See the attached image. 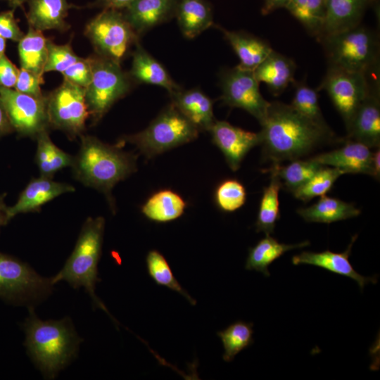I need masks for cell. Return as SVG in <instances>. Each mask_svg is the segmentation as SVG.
Masks as SVG:
<instances>
[{
  "instance_id": "f5cc1de1",
  "label": "cell",
  "mask_w": 380,
  "mask_h": 380,
  "mask_svg": "<svg viewBox=\"0 0 380 380\" xmlns=\"http://www.w3.org/2000/svg\"><path fill=\"white\" fill-rule=\"evenodd\" d=\"M6 49V39L0 37V57L4 54Z\"/></svg>"
},
{
  "instance_id": "f907efd6",
  "label": "cell",
  "mask_w": 380,
  "mask_h": 380,
  "mask_svg": "<svg viewBox=\"0 0 380 380\" xmlns=\"http://www.w3.org/2000/svg\"><path fill=\"white\" fill-rule=\"evenodd\" d=\"M6 195V194L0 195V229L1 227L7 224L9 222L7 217L8 206L4 201Z\"/></svg>"
},
{
  "instance_id": "d4e9b609",
  "label": "cell",
  "mask_w": 380,
  "mask_h": 380,
  "mask_svg": "<svg viewBox=\"0 0 380 380\" xmlns=\"http://www.w3.org/2000/svg\"><path fill=\"white\" fill-rule=\"evenodd\" d=\"M29 26L39 30L63 31L69 27L65 19L70 5L68 0H28Z\"/></svg>"
},
{
  "instance_id": "60d3db41",
  "label": "cell",
  "mask_w": 380,
  "mask_h": 380,
  "mask_svg": "<svg viewBox=\"0 0 380 380\" xmlns=\"http://www.w3.org/2000/svg\"><path fill=\"white\" fill-rule=\"evenodd\" d=\"M43 82V77L29 70L20 68L14 89L20 93L42 98L44 96L41 90V84Z\"/></svg>"
},
{
  "instance_id": "d6a6232c",
  "label": "cell",
  "mask_w": 380,
  "mask_h": 380,
  "mask_svg": "<svg viewBox=\"0 0 380 380\" xmlns=\"http://www.w3.org/2000/svg\"><path fill=\"white\" fill-rule=\"evenodd\" d=\"M146 261L148 272L158 285L179 293L191 305H196V301L180 285L163 254L157 250H151L148 253Z\"/></svg>"
},
{
  "instance_id": "7c38bea8",
  "label": "cell",
  "mask_w": 380,
  "mask_h": 380,
  "mask_svg": "<svg viewBox=\"0 0 380 380\" xmlns=\"http://www.w3.org/2000/svg\"><path fill=\"white\" fill-rule=\"evenodd\" d=\"M253 71L240 68L226 69L220 75L221 100L232 108H239L264 122L270 102L262 96Z\"/></svg>"
},
{
  "instance_id": "b9f144b4",
  "label": "cell",
  "mask_w": 380,
  "mask_h": 380,
  "mask_svg": "<svg viewBox=\"0 0 380 380\" xmlns=\"http://www.w3.org/2000/svg\"><path fill=\"white\" fill-rule=\"evenodd\" d=\"M286 8L312 34L316 37L319 30L312 18L307 6V0H291Z\"/></svg>"
},
{
  "instance_id": "5b68a950",
  "label": "cell",
  "mask_w": 380,
  "mask_h": 380,
  "mask_svg": "<svg viewBox=\"0 0 380 380\" xmlns=\"http://www.w3.org/2000/svg\"><path fill=\"white\" fill-rule=\"evenodd\" d=\"M317 38L324 48L329 65L364 73L379 66L377 35L360 25Z\"/></svg>"
},
{
  "instance_id": "ee69618b",
  "label": "cell",
  "mask_w": 380,
  "mask_h": 380,
  "mask_svg": "<svg viewBox=\"0 0 380 380\" xmlns=\"http://www.w3.org/2000/svg\"><path fill=\"white\" fill-rule=\"evenodd\" d=\"M19 69L6 57H0V87L13 89L16 83Z\"/></svg>"
},
{
  "instance_id": "db71d44e",
  "label": "cell",
  "mask_w": 380,
  "mask_h": 380,
  "mask_svg": "<svg viewBox=\"0 0 380 380\" xmlns=\"http://www.w3.org/2000/svg\"><path fill=\"white\" fill-rule=\"evenodd\" d=\"M11 6L15 8L21 6L26 0H9Z\"/></svg>"
},
{
  "instance_id": "52a82bcc",
  "label": "cell",
  "mask_w": 380,
  "mask_h": 380,
  "mask_svg": "<svg viewBox=\"0 0 380 380\" xmlns=\"http://www.w3.org/2000/svg\"><path fill=\"white\" fill-rule=\"evenodd\" d=\"M92 76L85 88L89 116L99 122L113 105L130 90L132 79L120 63L96 55L91 56Z\"/></svg>"
},
{
  "instance_id": "7dc6e473",
  "label": "cell",
  "mask_w": 380,
  "mask_h": 380,
  "mask_svg": "<svg viewBox=\"0 0 380 380\" xmlns=\"http://www.w3.org/2000/svg\"><path fill=\"white\" fill-rule=\"evenodd\" d=\"M13 131L4 106L0 98V137Z\"/></svg>"
},
{
  "instance_id": "484cf974",
  "label": "cell",
  "mask_w": 380,
  "mask_h": 380,
  "mask_svg": "<svg viewBox=\"0 0 380 380\" xmlns=\"http://www.w3.org/2000/svg\"><path fill=\"white\" fill-rule=\"evenodd\" d=\"M175 17L187 39H193L213 25V14L206 0H178Z\"/></svg>"
},
{
  "instance_id": "8fae6325",
  "label": "cell",
  "mask_w": 380,
  "mask_h": 380,
  "mask_svg": "<svg viewBox=\"0 0 380 380\" xmlns=\"http://www.w3.org/2000/svg\"><path fill=\"white\" fill-rule=\"evenodd\" d=\"M369 87L367 73L351 72L328 65L326 75L317 90H325L342 117L346 130L366 96Z\"/></svg>"
},
{
  "instance_id": "44dd1931",
  "label": "cell",
  "mask_w": 380,
  "mask_h": 380,
  "mask_svg": "<svg viewBox=\"0 0 380 380\" xmlns=\"http://www.w3.org/2000/svg\"><path fill=\"white\" fill-rule=\"evenodd\" d=\"M134 46L132 67L128 73L132 80L161 87L169 94L182 88L172 80L165 67L144 49L139 41Z\"/></svg>"
},
{
  "instance_id": "c3c4849f",
  "label": "cell",
  "mask_w": 380,
  "mask_h": 380,
  "mask_svg": "<svg viewBox=\"0 0 380 380\" xmlns=\"http://www.w3.org/2000/svg\"><path fill=\"white\" fill-rule=\"evenodd\" d=\"M291 0H264L262 15H267L276 9L286 8Z\"/></svg>"
},
{
  "instance_id": "cb8c5ba5",
  "label": "cell",
  "mask_w": 380,
  "mask_h": 380,
  "mask_svg": "<svg viewBox=\"0 0 380 380\" xmlns=\"http://www.w3.org/2000/svg\"><path fill=\"white\" fill-rule=\"evenodd\" d=\"M217 28L237 55L241 68L253 71L273 50L268 42L251 34Z\"/></svg>"
},
{
  "instance_id": "ac0fdd59",
  "label": "cell",
  "mask_w": 380,
  "mask_h": 380,
  "mask_svg": "<svg viewBox=\"0 0 380 380\" xmlns=\"http://www.w3.org/2000/svg\"><path fill=\"white\" fill-rule=\"evenodd\" d=\"M357 235L352 237L346 250L341 253H335L329 250L322 252L303 251L293 256L291 262L294 265H311L324 268L329 272L345 276L355 280L362 290L368 283L376 284V276L365 277L360 274L353 268L349 261L352 246L357 239Z\"/></svg>"
},
{
  "instance_id": "9a60e30c",
  "label": "cell",
  "mask_w": 380,
  "mask_h": 380,
  "mask_svg": "<svg viewBox=\"0 0 380 380\" xmlns=\"http://www.w3.org/2000/svg\"><path fill=\"white\" fill-rule=\"evenodd\" d=\"M368 92L357 108L348 132V139L360 142L369 148L380 145L379 80L372 82L369 76Z\"/></svg>"
},
{
  "instance_id": "f546056e",
  "label": "cell",
  "mask_w": 380,
  "mask_h": 380,
  "mask_svg": "<svg viewBox=\"0 0 380 380\" xmlns=\"http://www.w3.org/2000/svg\"><path fill=\"white\" fill-rule=\"evenodd\" d=\"M269 170L271 173L270 182L263 189L255 224L256 232H262L266 235L274 232L276 222L280 217L279 193L283 186L275 163Z\"/></svg>"
},
{
  "instance_id": "f1b7e54d",
  "label": "cell",
  "mask_w": 380,
  "mask_h": 380,
  "mask_svg": "<svg viewBox=\"0 0 380 380\" xmlns=\"http://www.w3.org/2000/svg\"><path fill=\"white\" fill-rule=\"evenodd\" d=\"M49 39L42 31L29 26L27 32L18 42L21 68L43 77L48 53Z\"/></svg>"
},
{
  "instance_id": "816d5d0a",
  "label": "cell",
  "mask_w": 380,
  "mask_h": 380,
  "mask_svg": "<svg viewBox=\"0 0 380 380\" xmlns=\"http://www.w3.org/2000/svg\"><path fill=\"white\" fill-rule=\"evenodd\" d=\"M372 168H373V177L376 179H379L380 176V151L378 148L376 151L373 152L372 156Z\"/></svg>"
},
{
  "instance_id": "e0dca14e",
  "label": "cell",
  "mask_w": 380,
  "mask_h": 380,
  "mask_svg": "<svg viewBox=\"0 0 380 380\" xmlns=\"http://www.w3.org/2000/svg\"><path fill=\"white\" fill-rule=\"evenodd\" d=\"M371 148L358 141L348 139L339 148L312 158L318 163L338 168L344 174H366L373 176Z\"/></svg>"
},
{
  "instance_id": "f35d334b",
  "label": "cell",
  "mask_w": 380,
  "mask_h": 380,
  "mask_svg": "<svg viewBox=\"0 0 380 380\" xmlns=\"http://www.w3.org/2000/svg\"><path fill=\"white\" fill-rule=\"evenodd\" d=\"M65 80L86 88L91 82L92 76L91 57L79 58L67 70L62 72Z\"/></svg>"
},
{
  "instance_id": "1f68e13d",
  "label": "cell",
  "mask_w": 380,
  "mask_h": 380,
  "mask_svg": "<svg viewBox=\"0 0 380 380\" xmlns=\"http://www.w3.org/2000/svg\"><path fill=\"white\" fill-rule=\"evenodd\" d=\"M253 324L243 321L234 322L217 332L224 349L223 360L232 361L239 353L251 346L253 343Z\"/></svg>"
},
{
  "instance_id": "ba28073f",
  "label": "cell",
  "mask_w": 380,
  "mask_h": 380,
  "mask_svg": "<svg viewBox=\"0 0 380 380\" xmlns=\"http://www.w3.org/2000/svg\"><path fill=\"white\" fill-rule=\"evenodd\" d=\"M85 35L97 55L118 63L125 58L139 36L119 10L105 8L86 26Z\"/></svg>"
},
{
  "instance_id": "4fadbf2b",
  "label": "cell",
  "mask_w": 380,
  "mask_h": 380,
  "mask_svg": "<svg viewBox=\"0 0 380 380\" xmlns=\"http://www.w3.org/2000/svg\"><path fill=\"white\" fill-rule=\"evenodd\" d=\"M0 98L13 131L20 136L36 139L48 131L46 96L37 98L0 87Z\"/></svg>"
},
{
  "instance_id": "bcb514c9",
  "label": "cell",
  "mask_w": 380,
  "mask_h": 380,
  "mask_svg": "<svg viewBox=\"0 0 380 380\" xmlns=\"http://www.w3.org/2000/svg\"><path fill=\"white\" fill-rule=\"evenodd\" d=\"M307 6L310 14L319 30V34L325 13V0H307Z\"/></svg>"
},
{
  "instance_id": "83f0119b",
  "label": "cell",
  "mask_w": 380,
  "mask_h": 380,
  "mask_svg": "<svg viewBox=\"0 0 380 380\" xmlns=\"http://www.w3.org/2000/svg\"><path fill=\"white\" fill-rule=\"evenodd\" d=\"M309 245L308 241L296 244H285L279 243L277 239L270 235H266L253 247L249 248L245 267L248 270H255L269 277L270 273L268 267L274 260L289 251Z\"/></svg>"
},
{
  "instance_id": "8992f818",
  "label": "cell",
  "mask_w": 380,
  "mask_h": 380,
  "mask_svg": "<svg viewBox=\"0 0 380 380\" xmlns=\"http://www.w3.org/2000/svg\"><path fill=\"white\" fill-rule=\"evenodd\" d=\"M200 131L172 103L144 130L122 137L118 145L129 143L152 158L196 139Z\"/></svg>"
},
{
  "instance_id": "7bdbcfd3",
  "label": "cell",
  "mask_w": 380,
  "mask_h": 380,
  "mask_svg": "<svg viewBox=\"0 0 380 380\" xmlns=\"http://www.w3.org/2000/svg\"><path fill=\"white\" fill-rule=\"evenodd\" d=\"M23 36L24 33L19 27L13 11L0 13V37L18 42Z\"/></svg>"
},
{
  "instance_id": "e575fe53",
  "label": "cell",
  "mask_w": 380,
  "mask_h": 380,
  "mask_svg": "<svg viewBox=\"0 0 380 380\" xmlns=\"http://www.w3.org/2000/svg\"><path fill=\"white\" fill-rule=\"evenodd\" d=\"M295 92L290 104L296 111L316 125L330 128L324 120L318 102L317 90L306 84L303 81L294 82Z\"/></svg>"
},
{
  "instance_id": "d590c367",
  "label": "cell",
  "mask_w": 380,
  "mask_h": 380,
  "mask_svg": "<svg viewBox=\"0 0 380 380\" xmlns=\"http://www.w3.org/2000/svg\"><path fill=\"white\" fill-rule=\"evenodd\" d=\"M275 165L282 185L291 192L307 182L323 166L312 158L292 160L285 166Z\"/></svg>"
},
{
  "instance_id": "30bf717a",
  "label": "cell",
  "mask_w": 380,
  "mask_h": 380,
  "mask_svg": "<svg viewBox=\"0 0 380 380\" xmlns=\"http://www.w3.org/2000/svg\"><path fill=\"white\" fill-rule=\"evenodd\" d=\"M46 112L49 128L61 130L71 139L80 137L89 117L85 89L64 80L46 96Z\"/></svg>"
},
{
  "instance_id": "9c48e42d",
  "label": "cell",
  "mask_w": 380,
  "mask_h": 380,
  "mask_svg": "<svg viewBox=\"0 0 380 380\" xmlns=\"http://www.w3.org/2000/svg\"><path fill=\"white\" fill-rule=\"evenodd\" d=\"M54 284L29 265L0 252V298L13 303L37 302L46 298Z\"/></svg>"
},
{
  "instance_id": "3957f363",
  "label": "cell",
  "mask_w": 380,
  "mask_h": 380,
  "mask_svg": "<svg viewBox=\"0 0 380 380\" xmlns=\"http://www.w3.org/2000/svg\"><path fill=\"white\" fill-rule=\"evenodd\" d=\"M23 327L25 346L48 379H53L76 356L82 340L69 319L43 321L30 307Z\"/></svg>"
},
{
  "instance_id": "836d02e7",
  "label": "cell",
  "mask_w": 380,
  "mask_h": 380,
  "mask_svg": "<svg viewBox=\"0 0 380 380\" xmlns=\"http://www.w3.org/2000/svg\"><path fill=\"white\" fill-rule=\"evenodd\" d=\"M343 174L338 168L323 165L307 182L295 189L292 194L295 198L304 202L324 196Z\"/></svg>"
},
{
  "instance_id": "ab89813d",
  "label": "cell",
  "mask_w": 380,
  "mask_h": 380,
  "mask_svg": "<svg viewBox=\"0 0 380 380\" xmlns=\"http://www.w3.org/2000/svg\"><path fill=\"white\" fill-rule=\"evenodd\" d=\"M37 150L35 161L39 171V176L53 178L50 165L51 147L53 143L49 134L48 131L39 134L37 138Z\"/></svg>"
},
{
  "instance_id": "d6986e66",
  "label": "cell",
  "mask_w": 380,
  "mask_h": 380,
  "mask_svg": "<svg viewBox=\"0 0 380 380\" xmlns=\"http://www.w3.org/2000/svg\"><path fill=\"white\" fill-rule=\"evenodd\" d=\"M177 4L178 0H135L123 14L139 37L175 17Z\"/></svg>"
},
{
  "instance_id": "5bb4252c",
  "label": "cell",
  "mask_w": 380,
  "mask_h": 380,
  "mask_svg": "<svg viewBox=\"0 0 380 380\" xmlns=\"http://www.w3.org/2000/svg\"><path fill=\"white\" fill-rule=\"evenodd\" d=\"M209 132L233 171L239 168L251 149L261 144L260 132L246 131L224 120H215Z\"/></svg>"
},
{
  "instance_id": "8d00e7d4",
  "label": "cell",
  "mask_w": 380,
  "mask_h": 380,
  "mask_svg": "<svg viewBox=\"0 0 380 380\" xmlns=\"http://www.w3.org/2000/svg\"><path fill=\"white\" fill-rule=\"evenodd\" d=\"M215 199L217 206L222 211L234 212L245 203L246 189L236 179H226L217 186L215 193Z\"/></svg>"
},
{
  "instance_id": "4316f807",
  "label": "cell",
  "mask_w": 380,
  "mask_h": 380,
  "mask_svg": "<svg viewBox=\"0 0 380 380\" xmlns=\"http://www.w3.org/2000/svg\"><path fill=\"white\" fill-rule=\"evenodd\" d=\"M297 213L306 222L329 224L357 217L360 210L353 203L324 195L313 205L300 208Z\"/></svg>"
},
{
  "instance_id": "ffe728a7",
  "label": "cell",
  "mask_w": 380,
  "mask_h": 380,
  "mask_svg": "<svg viewBox=\"0 0 380 380\" xmlns=\"http://www.w3.org/2000/svg\"><path fill=\"white\" fill-rule=\"evenodd\" d=\"M172 104L200 132L208 131L215 122L213 101L198 88L179 89L170 94Z\"/></svg>"
},
{
  "instance_id": "277c9868",
  "label": "cell",
  "mask_w": 380,
  "mask_h": 380,
  "mask_svg": "<svg viewBox=\"0 0 380 380\" xmlns=\"http://www.w3.org/2000/svg\"><path fill=\"white\" fill-rule=\"evenodd\" d=\"M105 219L103 217H88L84 222L75 246L63 267L52 278L55 284L64 281L72 287H84L94 305L109 312L95 294L98 277V263L101 254Z\"/></svg>"
},
{
  "instance_id": "2e32d148",
  "label": "cell",
  "mask_w": 380,
  "mask_h": 380,
  "mask_svg": "<svg viewBox=\"0 0 380 380\" xmlns=\"http://www.w3.org/2000/svg\"><path fill=\"white\" fill-rule=\"evenodd\" d=\"M52 179L42 176L32 179L20 193L15 203L8 206V221L18 214L37 212L53 199L75 191L73 186Z\"/></svg>"
},
{
  "instance_id": "7402d4cb",
  "label": "cell",
  "mask_w": 380,
  "mask_h": 380,
  "mask_svg": "<svg viewBox=\"0 0 380 380\" xmlns=\"http://www.w3.org/2000/svg\"><path fill=\"white\" fill-rule=\"evenodd\" d=\"M369 0H325L324 21L319 34L339 33L358 26Z\"/></svg>"
},
{
  "instance_id": "681fc988",
  "label": "cell",
  "mask_w": 380,
  "mask_h": 380,
  "mask_svg": "<svg viewBox=\"0 0 380 380\" xmlns=\"http://www.w3.org/2000/svg\"><path fill=\"white\" fill-rule=\"evenodd\" d=\"M135 0H99V4L102 6L104 9H115L120 10L125 9L128 7Z\"/></svg>"
},
{
  "instance_id": "4dcf8cb0",
  "label": "cell",
  "mask_w": 380,
  "mask_h": 380,
  "mask_svg": "<svg viewBox=\"0 0 380 380\" xmlns=\"http://www.w3.org/2000/svg\"><path fill=\"white\" fill-rule=\"evenodd\" d=\"M186 206V202L180 195L170 189H163L147 199L141 212L150 220L167 222L181 217Z\"/></svg>"
},
{
  "instance_id": "603a6c76",
  "label": "cell",
  "mask_w": 380,
  "mask_h": 380,
  "mask_svg": "<svg viewBox=\"0 0 380 380\" xmlns=\"http://www.w3.org/2000/svg\"><path fill=\"white\" fill-rule=\"evenodd\" d=\"M296 70L293 60L272 50L253 73L258 82L265 83L271 94L276 96L296 82Z\"/></svg>"
},
{
  "instance_id": "74e56055",
  "label": "cell",
  "mask_w": 380,
  "mask_h": 380,
  "mask_svg": "<svg viewBox=\"0 0 380 380\" xmlns=\"http://www.w3.org/2000/svg\"><path fill=\"white\" fill-rule=\"evenodd\" d=\"M79 58L70 44L59 45L49 39L44 72L56 71L62 73Z\"/></svg>"
},
{
  "instance_id": "6da1fadb",
  "label": "cell",
  "mask_w": 380,
  "mask_h": 380,
  "mask_svg": "<svg viewBox=\"0 0 380 380\" xmlns=\"http://www.w3.org/2000/svg\"><path fill=\"white\" fill-rule=\"evenodd\" d=\"M261 126L260 145L273 163L298 159L334 137L330 128L316 125L290 104L280 101L270 102Z\"/></svg>"
},
{
  "instance_id": "f6af8a7d",
  "label": "cell",
  "mask_w": 380,
  "mask_h": 380,
  "mask_svg": "<svg viewBox=\"0 0 380 380\" xmlns=\"http://www.w3.org/2000/svg\"><path fill=\"white\" fill-rule=\"evenodd\" d=\"M74 156L52 144L50 153V165L53 175L65 167H72Z\"/></svg>"
},
{
  "instance_id": "7a4b0ae2",
  "label": "cell",
  "mask_w": 380,
  "mask_h": 380,
  "mask_svg": "<svg viewBox=\"0 0 380 380\" xmlns=\"http://www.w3.org/2000/svg\"><path fill=\"white\" fill-rule=\"evenodd\" d=\"M80 138V149L71 167L73 175L84 186L103 193L114 209L112 190L137 171V156L122 151L118 144H107L91 135H81Z\"/></svg>"
}]
</instances>
